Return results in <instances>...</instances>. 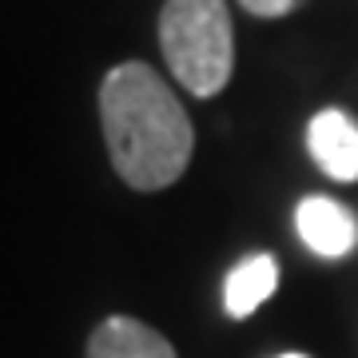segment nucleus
<instances>
[{"label":"nucleus","mask_w":358,"mask_h":358,"mask_svg":"<svg viewBox=\"0 0 358 358\" xmlns=\"http://www.w3.org/2000/svg\"><path fill=\"white\" fill-rule=\"evenodd\" d=\"M100 120L112 167L128 187L159 192L187 171L195 148L192 120L152 64L128 60L103 76Z\"/></svg>","instance_id":"obj_1"},{"label":"nucleus","mask_w":358,"mask_h":358,"mask_svg":"<svg viewBox=\"0 0 358 358\" xmlns=\"http://www.w3.org/2000/svg\"><path fill=\"white\" fill-rule=\"evenodd\" d=\"M159 48L171 76L192 96H219L235 72L227 0H167L159 13Z\"/></svg>","instance_id":"obj_2"},{"label":"nucleus","mask_w":358,"mask_h":358,"mask_svg":"<svg viewBox=\"0 0 358 358\" xmlns=\"http://www.w3.org/2000/svg\"><path fill=\"white\" fill-rule=\"evenodd\" d=\"M294 227L299 239L322 259H343L358 243V219L350 207H343L331 195H307L294 207Z\"/></svg>","instance_id":"obj_3"},{"label":"nucleus","mask_w":358,"mask_h":358,"mask_svg":"<svg viewBox=\"0 0 358 358\" xmlns=\"http://www.w3.org/2000/svg\"><path fill=\"white\" fill-rule=\"evenodd\" d=\"M307 148L331 179H338V183L358 179V124L346 112L327 108L315 115L307 128Z\"/></svg>","instance_id":"obj_4"},{"label":"nucleus","mask_w":358,"mask_h":358,"mask_svg":"<svg viewBox=\"0 0 358 358\" xmlns=\"http://www.w3.org/2000/svg\"><path fill=\"white\" fill-rule=\"evenodd\" d=\"M88 358H176V346L148 322L112 315L92 331Z\"/></svg>","instance_id":"obj_5"},{"label":"nucleus","mask_w":358,"mask_h":358,"mask_svg":"<svg viewBox=\"0 0 358 358\" xmlns=\"http://www.w3.org/2000/svg\"><path fill=\"white\" fill-rule=\"evenodd\" d=\"M275 287H279V263H275L267 251L247 255L243 263L227 275V291H223L231 319H247V315H255L271 294H275Z\"/></svg>","instance_id":"obj_6"},{"label":"nucleus","mask_w":358,"mask_h":358,"mask_svg":"<svg viewBox=\"0 0 358 358\" xmlns=\"http://www.w3.org/2000/svg\"><path fill=\"white\" fill-rule=\"evenodd\" d=\"M251 16H263V20H275V16H287L294 13L303 0H239Z\"/></svg>","instance_id":"obj_7"},{"label":"nucleus","mask_w":358,"mask_h":358,"mask_svg":"<svg viewBox=\"0 0 358 358\" xmlns=\"http://www.w3.org/2000/svg\"><path fill=\"white\" fill-rule=\"evenodd\" d=\"M279 358H307V355H279Z\"/></svg>","instance_id":"obj_8"}]
</instances>
